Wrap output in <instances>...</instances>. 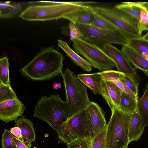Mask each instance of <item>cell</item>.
<instances>
[{"label": "cell", "mask_w": 148, "mask_h": 148, "mask_svg": "<svg viewBox=\"0 0 148 148\" xmlns=\"http://www.w3.org/2000/svg\"><path fill=\"white\" fill-rule=\"evenodd\" d=\"M34 148H36V147H35L34 146Z\"/></svg>", "instance_id": "cell-42"}, {"label": "cell", "mask_w": 148, "mask_h": 148, "mask_svg": "<svg viewBox=\"0 0 148 148\" xmlns=\"http://www.w3.org/2000/svg\"><path fill=\"white\" fill-rule=\"evenodd\" d=\"M121 51L135 69L142 71L148 76V60L127 46H122Z\"/></svg>", "instance_id": "cell-15"}, {"label": "cell", "mask_w": 148, "mask_h": 148, "mask_svg": "<svg viewBox=\"0 0 148 148\" xmlns=\"http://www.w3.org/2000/svg\"><path fill=\"white\" fill-rule=\"evenodd\" d=\"M1 140L2 148H18L14 140V136L8 129H4Z\"/></svg>", "instance_id": "cell-31"}, {"label": "cell", "mask_w": 148, "mask_h": 148, "mask_svg": "<svg viewBox=\"0 0 148 148\" xmlns=\"http://www.w3.org/2000/svg\"><path fill=\"white\" fill-rule=\"evenodd\" d=\"M146 30L147 31V33H148V28Z\"/></svg>", "instance_id": "cell-40"}, {"label": "cell", "mask_w": 148, "mask_h": 148, "mask_svg": "<svg viewBox=\"0 0 148 148\" xmlns=\"http://www.w3.org/2000/svg\"><path fill=\"white\" fill-rule=\"evenodd\" d=\"M58 46L62 49L68 57L76 65L86 71L90 72L92 69V66L86 59L82 58L73 50L65 41L58 40Z\"/></svg>", "instance_id": "cell-16"}, {"label": "cell", "mask_w": 148, "mask_h": 148, "mask_svg": "<svg viewBox=\"0 0 148 148\" xmlns=\"http://www.w3.org/2000/svg\"><path fill=\"white\" fill-rule=\"evenodd\" d=\"M77 76L81 82L95 94L101 95V84L102 78L100 72L79 74Z\"/></svg>", "instance_id": "cell-18"}, {"label": "cell", "mask_w": 148, "mask_h": 148, "mask_svg": "<svg viewBox=\"0 0 148 148\" xmlns=\"http://www.w3.org/2000/svg\"><path fill=\"white\" fill-rule=\"evenodd\" d=\"M124 148H128V146H126Z\"/></svg>", "instance_id": "cell-41"}, {"label": "cell", "mask_w": 148, "mask_h": 148, "mask_svg": "<svg viewBox=\"0 0 148 148\" xmlns=\"http://www.w3.org/2000/svg\"><path fill=\"white\" fill-rule=\"evenodd\" d=\"M90 1H66L59 4L31 5L21 12L19 17L28 21H46L60 18L67 19L76 23L78 13Z\"/></svg>", "instance_id": "cell-2"}, {"label": "cell", "mask_w": 148, "mask_h": 148, "mask_svg": "<svg viewBox=\"0 0 148 148\" xmlns=\"http://www.w3.org/2000/svg\"><path fill=\"white\" fill-rule=\"evenodd\" d=\"M8 59L6 56L0 59V82L5 84L10 85L9 71Z\"/></svg>", "instance_id": "cell-26"}, {"label": "cell", "mask_w": 148, "mask_h": 148, "mask_svg": "<svg viewBox=\"0 0 148 148\" xmlns=\"http://www.w3.org/2000/svg\"><path fill=\"white\" fill-rule=\"evenodd\" d=\"M92 10L94 16V18L91 25L105 29H117L110 22L101 17L92 9Z\"/></svg>", "instance_id": "cell-29"}, {"label": "cell", "mask_w": 148, "mask_h": 148, "mask_svg": "<svg viewBox=\"0 0 148 148\" xmlns=\"http://www.w3.org/2000/svg\"><path fill=\"white\" fill-rule=\"evenodd\" d=\"M21 5L19 3H12L10 1L0 2L1 18H14L21 12Z\"/></svg>", "instance_id": "cell-19"}, {"label": "cell", "mask_w": 148, "mask_h": 148, "mask_svg": "<svg viewBox=\"0 0 148 148\" xmlns=\"http://www.w3.org/2000/svg\"><path fill=\"white\" fill-rule=\"evenodd\" d=\"M110 109L111 115L106 127V148H124L130 143L128 125L130 115L115 106Z\"/></svg>", "instance_id": "cell-5"}, {"label": "cell", "mask_w": 148, "mask_h": 148, "mask_svg": "<svg viewBox=\"0 0 148 148\" xmlns=\"http://www.w3.org/2000/svg\"><path fill=\"white\" fill-rule=\"evenodd\" d=\"M101 87V95L110 108L114 106L119 108L122 90L110 81L103 79Z\"/></svg>", "instance_id": "cell-13"}, {"label": "cell", "mask_w": 148, "mask_h": 148, "mask_svg": "<svg viewBox=\"0 0 148 148\" xmlns=\"http://www.w3.org/2000/svg\"><path fill=\"white\" fill-rule=\"evenodd\" d=\"M11 133L15 137L23 142L24 140L23 138L20 129L18 127H15L11 128L10 130Z\"/></svg>", "instance_id": "cell-36"}, {"label": "cell", "mask_w": 148, "mask_h": 148, "mask_svg": "<svg viewBox=\"0 0 148 148\" xmlns=\"http://www.w3.org/2000/svg\"><path fill=\"white\" fill-rule=\"evenodd\" d=\"M92 8L129 40L142 37L139 35L138 29L139 21L128 14L115 7Z\"/></svg>", "instance_id": "cell-6"}, {"label": "cell", "mask_w": 148, "mask_h": 148, "mask_svg": "<svg viewBox=\"0 0 148 148\" xmlns=\"http://www.w3.org/2000/svg\"><path fill=\"white\" fill-rule=\"evenodd\" d=\"M128 2L133 5L141 6L148 10V2Z\"/></svg>", "instance_id": "cell-37"}, {"label": "cell", "mask_w": 148, "mask_h": 148, "mask_svg": "<svg viewBox=\"0 0 148 148\" xmlns=\"http://www.w3.org/2000/svg\"><path fill=\"white\" fill-rule=\"evenodd\" d=\"M142 38L145 40H148V33L142 36Z\"/></svg>", "instance_id": "cell-39"}, {"label": "cell", "mask_w": 148, "mask_h": 148, "mask_svg": "<svg viewBox=\"0 0 148 148\" xmlns=\"http://www.w3.org/2000/svg\"><path fill=\"white\" fill-rule=\"evenodd\" d=\"M102 49L113 61L118 71L124 73L139 84L140 78L135 68L121 50L110 44L105 45Z\"/></svg>", "instance_id": "cell-10"}, {"label": "cell", "mask_w": 148, "mask_h": 148, "mask_svg": "<svg viewBox=\"0 0 148 148\" xmlns=\"http://www.w3.org/2000/svg\"><path fill=\"white\" fill-rule=\"evenodd\" d=\"M26 107L18 98L0 103V119L7 123L22 116Z\"/></svg>", "instance_id": "cell-11"}, {"label": "cell", "mask_w": 148, "mask_h": 148, "mask_svg": "<svg viewBox=\"0 0 148 148\" xmlns=\"http://www.w3.org/2000/svg\"><path fill=\"white\" fill-rule=\"evenodd\" d=\"M119 80L136 95L138 96V85L131 79L122 73Z\"/></svg>", "instance_id": "cell-33"}, {"label": "cell", "mask_w": 148, "mask_h": 148, "mask_svg": "<svg viewBox=\"0 0 148 148\" xmlns=\"http://www.w3.org/2000/svg\"><path fill=\"white\" fill-rule=\"evenodd\" d=\"M145 127L137 111L130 115L128 125V140L129 143L139 139Z\"/></svg>", "instance_id": "cell-14"}, {"label": "cell", "mask_w": 148, "mask_h": 148, "mask_svg": "<svg viewBox=\"0 0 148 148\" xmlns=\"http://www.w3.org/2000/svg\"><path fill=\"white\" fill-rule=\"evenodd\" d=\"M121 73H122L118 71L110 70L106 73L105 79V80L110 81L122 91L129 94L135 99L138 100V96L136 95L132 92L119 80Z\"/></svg>", "instance_id": "cell-22"}, {"label": "cell", "mask_w": 148, "mask_h": 148, "mask_svg": "<svg viewBox=\"0 0 148 148\" xmlns=\"http://www.w3.org/2000/svg\"><path fill=\"white\" fill-rule=\"evenodd\" d=\"M69 31V35L71 41L76 38H84L81 31L76 23L70 21L68 25Z\"/></svg>", "instance_id": "cell-34"}, {"label": "cell", "mask_w": 148, "mask_h": 148, "mask_svg": "<svg viewBox=\"0 0 148 148\" xmlns=\"http://www.w3.org/2000/svg\"><path fill=\"white\" fill-rule=\"evenodd\" d=\"M18 99L10 85H6L0 82V103Z\"/></svg>", "instance_id": "cell-28"}, {"label": "cell", "mask_w": 148, "mask_h": 148, "mask_svg": "<svg viewBox=\"0 0 148 148\" xmlns=\"http://www.w3.org/2000/svg\"><path fill=\"white\" fill-rule=\"evenodd\" d=\"M133 5L140 8V20L138 23V29L139 35L142 36L143 32L146 30L148 25V10L141 6Z\"/></svg>", "instance_id": "cell-32"}, {"label": "cell", "mask_w": 148, "mask_h": 148, "mask_svg": "<svg viewBox=\"0 0 148 148\" xmlns=\"http://www.w3.org/2000/svg\"><path fill=\"white\" fill-rule=\"evenodd\" d=\"M93 137L105 128L107 125L104 113L98 104L91 101L88 106Z\"/></svg>", "instance_id": "cell-12"}, {"label": "cell", "mask_w": 148, "mask_h": 148, "mask_svg": "<svg viewBox=\"0 0 148 148\" xmlns=\"http://www.w3.org/2000/svg\"><path fill=\"white\" fill-rule=\"evenodd\" d=\"M62 84L60 82H55L52 85L53 88L54 89H58L61 88Z\"/></svg>", "instance_id": "cell-38"}, {"label": "cell", "mask_w": 148, "mask_h": 148, "mask_svg": "<svg viewBox=\"0 0 148 148\" xmlns=\"http://www.w3.org/2000/svg\"><path fill=\"white\" fill-rule=\"evenodd\" d=\"M137 109L144 125L148 127V84L143 95L138 100Z\"/></svg>", "instance_id": "cell-21"}, {"label": "cell", "mask_w": 148, "mask_h": 148, "mask_svg": "<svg viewBox=\"0 0 148 148\" xmlns=\"http://www.w3.org/2000/svg\"><path fill=\"white\" fill-rule=\"evenodd\" d=\"M56 132L58 143L66 144L78 137L91 135L88 107L69 118Z\"/></svg>", "instance_id": "cell-8"}, {"label": "cell", "mask_w": 148, "mask_h": 148, "mask_svg": "<svg viewBox=\"0 0 148 148\" xmlns=\"http://www.w3.org/2000/svg\"><path fill=\"white\" fill-rule=\"evenodd\" d=\"M62 76L70 118L87 108L91 101L86 86L78 78L74 72L67 68Z\"/></svg>", "instance_id": "cell-4"}, {"label": "cell", "mask_w": 148, "mask_h": 148, "mask_svg": "<svg viewBox=\"0 0 148 148\" xmlns=\"http://www.w3.org/2000/svg\"><path fill=\"white\" fill-rule=\"evenodd\" d=\"M84 39L101 49L106 44H114L127 46L129 39L117 29L99 28L91 25L76 24Z\"/></svg>", "instance_id": "cell-9"}, {"label": "cell", "mask_w": 148, "mask_h": 148, "mask_svg": "<svg viewBox=\"0 0 148 148\" xmlns=\"http://www.w3.org/2000/svg\"><path fill=\"white\" fill-rule=\"evenodd\" d=\"M115 7L124 11L139 21L140 10L138 7L127 1L123 2L122 3L116 5Z\"/></svg>", "instance_id": "cell-27"}, {"label": "cell", "mask_w": 148, "mask_h": 148, "mask_svg": "<svg viewBox=\"0 0 148 148\" xmlns=\"http://www.w3.org/2000/svg\"><path fill=\"white\" fill-rule=\"evenodd\" d=\"M147 28H148V26H147Z\"/></svg>", "instance_id": "cell-43"}, {"label": "cell", "mask_w": 148, "mask_h": 148, "mask_svg": "<svg viewBox=\"0 0 148 148\" xmlns=\"http://www.w3.org/2000/svg\"><path fill=\"white\" fill-rule=\"evenodd\" d=\"M94 18L92 7L88 5L78 13L76 24L91 25Z\"/></svg>", "instance_id": "cell-25"}, {"label": "cell", "mask_w": 148, "mask_h": 148, "mask_svg": "<svg viewBox=\"0 0 148 148\" xmlns=\"http://www.w3.org/2000/svg\"><path fill=\"white\" fill-rule=\"evenodd\" d=\"M33 116L46 122L57 132L70 117L66 102L57 95L42 96L35 105Z\"/></svg>", "instance_id": "cell-3"}, {"label": "cell", "mask_w": 148, "mask_h": 148, "mask_svg": "<svg viewBox=\"0 0 148 148\" xmlns=\"http://www.w3.org/2000/svg\"><path fill=\"white\" fill-rule=\"evenodd\" d=\"M106 127L92 137L91 148H106Z\"/></svg>", "instance_id": "cell-30"}, {"label": "cell", "mask_w": 148, "mask_h": 148, "mask_svg": "<svg viewBox=\"0 0 148 148\" xmlns=\"http://www.w3.org/2000/svg\"><path fill=\"white\" fill-rule=\"evenodd\" d=\"M14 140L18 148H30L31 146V143L26 141L23 142L14 136Z\"/></svg>", "instance_id": "cell-35"}, {"label": "cell", "mask_w": 148, "mask_h": 148, "mask_svg": "<svg viewBox=\"0 0 148 148\" xmlns=\"http://www.w3.org/2000/svg\"><path fill=\"white\" fill-rule=\"evenodd\" d=\"M128 47L134 49L148 60V40L139 38L129 40Z\"/></svg>", "instance_id": "cell-23"}, {"label": "cell", "mask_w": 148, "mask_h": 148, "mask_svg": "<svg viewBox=\"0 0 148 148\" xmlns=\"http://www.w3.org/2000/svg\"><path fill=\"white\" fill-rule=\"evenodd\" d=\"M138 101L122 91L119 109L125 113L131 115L137 111Z\"/></svg>", "instance_id": "cell-20"}, {"label": "cell", "mask_w": 148, "mask_h": 148, "mask_svg": "<svg viewBox=\"0 0 148 148\" xmlns=\"http://www.w3.org/2000/svg\"><path fill=\"white\" fill-rule=\"evenodd\" d=\"M64 57L53 46L42 48L35 57L21 68L24 77L34 81H43L62 75Z\"/></svg>", "instance_id": "cell-1"}, {"label": "cell", "mask_w": 148, "mask_h": 148, "mask_svg": "<svg viewBox=\"0 0 148 148\" xmlns=\"http://www.w3.org/2000/svg\"><path fill=\"white\" fill-rule=\"evenodd\" d=\"M72 41L75 52L84 57L94 68L103 71L116 68L113 61L96 45L83 38H76Z\"/></svg>", "instance_id": "cell-7"}, {"label": "cell", "mask_w": 148, "mask_h": 148, "mask_svg": "<svg viewBox=\"0 0 148 148\" xmlns=\"http://www.w3.org/2000/svg\"><path fill=\"white\" fill-rule=\"evenodd\" d=\"M92 137L90 134L78 137L67 143V148H91Z\"/></svg>", "instance_id": "cell-24"}, {"label": "cell", "mask_w": 148, "mask_h": 148, "mask_svg": "<svg viewBox=\"0 0 148 148\" xmlns=\"http://www.w3.org/2000/svg\"><path fill=\"white\" fill-rule=\"evenodd\" d=\"M15 126L21 130L23 138L30 143L35 141L36 134L33 123L31 120L26 118L23 115L15 121Z\"/></svg>", "instance_id": "cell-17"}]
</instances>
